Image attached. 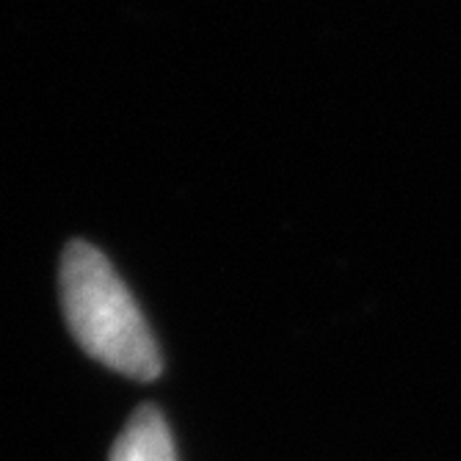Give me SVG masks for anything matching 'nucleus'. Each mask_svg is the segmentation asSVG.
Segmentation results:
<instances>
[{"mask_svg": "<svg viewBox=\"0 0 461 461\" xmlns=\"http://www.w3.org/2000/svg\"><path fill=\"white\" fill-rule=\"evenodd\" d=\"M61 302L80 348L116 373L149 382L160 373V351L133 293L108 258L86 240L61 258Z\"/></svg>", "mask_w": 461, "mask_h": 461, "instance_id": "f257e3e1", "label": "nucleus"}, {"mask_svg": "<svg viewBox=\"0 0 461 461\" xmlns=\"http://www.w3.org/2000/svg\"><path fill=\"white\" fill-rule=\"evenodd\" d=\"M111 461H177L172 431L155 406H141L119 434Z\"/></svg>", "mask_w": 461, "mask_h": 461, "instance_id": "f03ea898", "label": "nucleus"}]
</instances>
